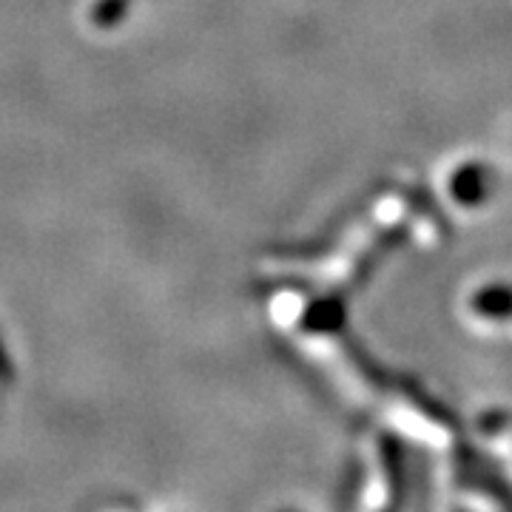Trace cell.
Instances as JSON below:
<instances>
[{
  "label": "cell",
  "mask_w": 512,
  "mask_h": 512,
  "mask_svg": "<svg viewBox=\"0 0 512 512\" xmlns=\"http://www.w3.org/2000/svg\"><path fill=\"white\" fill-rule=\"evenodd\" d=\"M9 382H12V362H9V356L3 350V342H0V393L9 387Z\"/></svg>",
  "instance_id": "1"
}]
</instances>
